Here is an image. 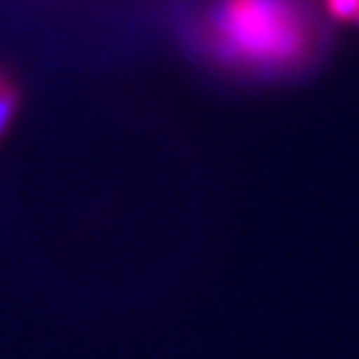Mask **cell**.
<instances>
[{"label":"cell","mask_w":359,"mask_h":359,"mask_svg":"<svg viewBox=\"0 0 359 359\" xmlns=\"http://www.w3.org/2000/svg\"><path fill=\"white\" fill-rule=\"evenodd\" d=\"M181 35L203 65L253 83L301 77L325 46L311 0H208L184 19Z\"/></svg>","instance_id":"obj_1"},{"label":"cell","mask_w":359,"mask_h":359,"mask_svg":"<svg viewBox=\"0 0 359 359\" xmlns=\"http://www.w3.org/2000/svg\"><path fill=\"white\" fill-rule=\"evenodd\" d=\"M19 88L6 69H0V142L8 133V126L13 123V115L19 109Z\"/></svg>","instance_id":"obj_2"}]
</instances>
